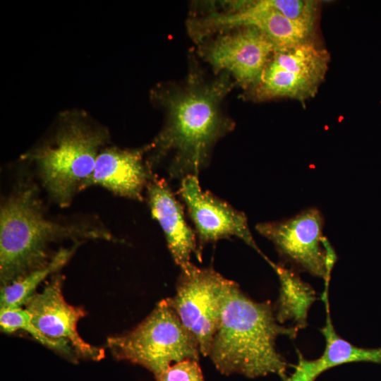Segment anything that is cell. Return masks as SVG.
Listing matches in <instances>:
<instances>
[{
  "label": "cell",
  "instance_id": "1",
  "mask_svg": "<svg viewBox=\"0 0 381 381\" xmlns=\"http://www.w3.org/2000/svg\"><path fill=\"white\" fill-rule=\"evenodd\" d=\"M234 85L227 73L207 80L193 71L183 83L156 87L152 99L165 111L166 120L147 145V166L152 169L169 157L171 178L198 176L207 166L215 143L234 128L222 110L223 99Z\"/></svg>",
  "mask_w": 381,
  "mask_h": 381
},
{
  "label": "cell",
  "instance_id": "2",
  "mask_svg": "<svg viewBox=\"0 0 381 381\" xmlns=\"http://www.w3.org/2000/svg\"><path fill=\"white\" fill-rule=\"evenodd\" d=\"M298 330L277 322L270 301H253L231 281L207 356L225 375L276 374L283 380L288 364L276 349V339L280 335L296 338Z\"/></svg>",
  "mask_w": 381,
  "mask_h": 381
},
{
  "label": "cell",
  "instance_id": "3",
  "mask_svg": "<svg viewBox=\"0 0 381 381\" xmlns=\"http://www.w3.org/2000/svg\"><path fill=\"white\" fill-rule=\"evenodd\" d=\"M115 241L103 226L87 223H60L46 216L37 186L22 178L1 203L0 210V282L6 286L45 265L52 255L49 247L62 239Z\"/></svg>",
  "mask_w": 381,
  "mask_h": 381
},
{
  "label": "cell",
  "instance_id": "4",
  "mask_svg": "<svg viewBox=\"0 0 381 381\" xmlns=\"http://www.w3.org/2000/svg\"><path fill=\"white\" fill-rule=\"evenodd\" d=\"M109 139L106 128L81 111L60 116L54 134L22 159L35 167L43 189L60 207H68L92 173Z\"/></svg>",
  "mask_w": 381,
  "mask_h": 381
},
{
  "label": "cell",
  "instance_id": "5",
  "mask_svg": "<svg viewBox=\"0 0 381 381\" xmlns=\"http://www.w3.org/2000/svg\"><path fill=\"white\" fill-rule=\"evenodd\" d=\"M107 346L116 359L140 365L155 377L175 363L199 361L200 353L198 341L167 298L161 300L132 330L109 337Z\"/></svg>",
  "mask_w": 381,
  "mask_h": 381
},
{
  "label": "cell",
  "instance_id": "6",
  "mask_svg": "<svg viewBox=\"0 0 381 381\" xmlns=\"http://www.w3.org/2000/svg\"><path fill=\"white\" fill-rule=\"evenodd\" d=\"M329 62L327 49L313 40L277 47L248 98L261 102L286 97L301 103L315 97Z\"/></svg>",
  "mask_w": 381,
  "mask_h": 381
},
{
  "label": "cell",
  "instance_id": "7",
  "mask_svg": "<svg viewBox=\"0 0 381 381\" xmlns=\"http://www.w3.org/2000/svg\"><path fill=\"white\" fill-rule=\"evenodd\" d=\"M224 11L211 10L190 18L188 30L196 42L240 27H254L265 34L277 47L311 40L313 28L294 22L270 6L268 0L229 1L220 3Z\"/></svg>",
  "mask_w": 381,
  "mask_h": 381
},
{
  "label": "cell",
  "instance_id": "8",
  "mask_svg": "<svg viewBox=\"0 0 381 381\" xmlns=\"http://www.w3.org/2000/svg\"><path fill=\"white\" fill-rule=\"evenodd\" d=\"M323 226L322 213L313 207L287 219L258 224L255 229L271 241L287 261L327 282L337 256L323 236Z\"/></svg>",
  "mask_w": 381,
  "mask_h": 381
},
{
  "label": "cell",
  "instance_id": "9",
  "mask_svg": "<svg viewBox=\"0 0 381 381\" xmlns=\"http://www.w3.org/2000/svg\"><path fill=\"white\" fill-rule=\"evenodd\" d=\"M231 281L212 268H200L191 263L181 270L176 294L167 298L183 326L198 341L203 356H207L218 327L223 299Z\"/></svg>",
  "mask_w": 381,
  "mask_h": 381
},
{
  "label": "cell",
  "instance_id": "10",
  "mask_svg": "<svg viewBox=\"0 0 381 381\" xmlns=\"http://www.w3.org/2000/svg\"><path fill=\"white\" fill-rule=\"evenodd\" d=\"M214 35L200 42L202 57L216 74L227 73L245 90L254 87L277 48L274 42L254 27L236 28Z\"/></svg>",
  "mask_w": 381,
  "mask_h": 381
},
{
  "label": "cell",
  "instance_id": "11",
  "mask_svg": "<svg viewBox=\"0 0 381 381\" xmlns=\"http://www.w3.org/2000/svg\"><path fill=\"white\" fill-rule=\"evenodd\" d=\"M64 277L52 275L40 291H36L24 308L34 325L47 337L68 341L78 357L98 361L104 357L102 349L86 342L79 335L77 325L85 315L84 310L65 300L62 287Z\"/></svg>",
  "mask_w": 381,
  "mask_h": 381
},
{
  "label": "cell",
  "instance_id": "12",
  "mask_svg": "<svg viewBox=\"0 0 381 381\" xmlns=\"http://www.w3.org/2000/svg\"><path fill=\"white\" fill-rule=\"evenodd\" d=\"M179 193L195 226L200 253V246L207 243L236 236L262 255L250 231L246 214L211 193L202 190L198 176L182 179Z\"/></svg>",
  "mask_w": 381,
  "mask_h": 381
},
{
  "label": "cell",
  "instance_id": "13",
  "mask_svg": "<svg viewBox=\"0 0 381 381\" xmlns=\"http://www.w3.org/2000/svg\"><path fill=\"white\" fill-rule=\"evenodd\" d=\"M147 150V145L138 149L103 148L81 190L99 186L116 195L142 201L143 190L154 175L144 159Z\"/></svg>",
  "mask_w": 381,
  "mask_h": 381
},
{
  "label": "cell",
  "instance_id": "14",
  "mask_svg": "<svg viewBox=\"0 0 381 381\" xmlns=\"http://www.w3.org/2000/svg\"><path fill=\"white\" fill-rule=\"evenodd\" d=\"M146 189L152 217L162 229L176 264L181 270L186 269L192 263V254L201 260L195 233L186 222L183 207L167 182L154 174Z\"/></svg>",
  "mask_w": 381,
  "mask_h": 381
},
{
  "label": "cell",
  "instance_id": "15",
  "mask_svg": "<svg viewBox=\"0 0 381 381\" xmlns=\"http://www.w3.org/2000/svg\"><path fill=\"white\" fill-rule=\"evenodd\" d=\"M328 285L325 286L322 296L326 311V322L320 329L325 339L322 354L314 360H308L297 349L298 361L294 372L283 381H315L324 371L333 367L352 362L381 363V348L358 347L337 334L330 318Z\"/></svg>",
  "mask_w": 381,
  "mask_h": 381
},
{
  "label": "cell",
  "instance_id": "16",
  "mask_svg": "<svg viewBox=\"0 0 381 381\" xmlns=\"http://www.w3.org/2000/svg\"><path fill=\"white\" fill-rule=\"evenodd\" d=\"M265 258L279 280V296L275 313L277 322L282 324L291 321L297 329L305 328L309 309L316 300L315 290L294 270Z\"/></svg>",
  "mask_w": 381,
  "mask_h": 381
},
{
  "label": "cell",
  "instance_id": "17",
  "mask_svg": "<svg viewBox=\"0 0 381 381\" xmlns=\"http://www.w3.org/2000/svg\"><path fill=\"white\" fill-rule=\"evenodd\" d=\"M80 243L75 242L71 247L59 249L43 267L6 286H1L0 308H23L40 284L49 276L57 274L65 266Z\"/></svg>",
  "mask_w": 381,
  "mask_h": 381
},
{
  "label": "cell",
  "instance_id": "18",
  "mask_svg": "<svg viewBox=\"0 0 381 381\" xmlns=\"http://www.w3.org/2000/svg\"><path fill=\"white\" fill-rule=\"evenodd\" d=\"M0 326L2 332L13 333L23 330L44 346L63 355L71 361H77V355L66 341L50 338L42 333L32 322L24 308H0Z\"/></svg>",
  "mask_w": 381,
  "mask_h": 381
},
{
  "label": "cell",
  "instance_id": "19",
  "mask_svg": "<svg viewBox=\"0 0 381 381\" xmlns=\"http://www.w3.org/2000/svg\"><path fill=\"white\" fill-rule=\"evenodd\" d=\"M155 378V381H205L196 360L175 363Z\"/></svg>",
  "mask_w": 381,
  "mask_h": 381
}]
</instances>
